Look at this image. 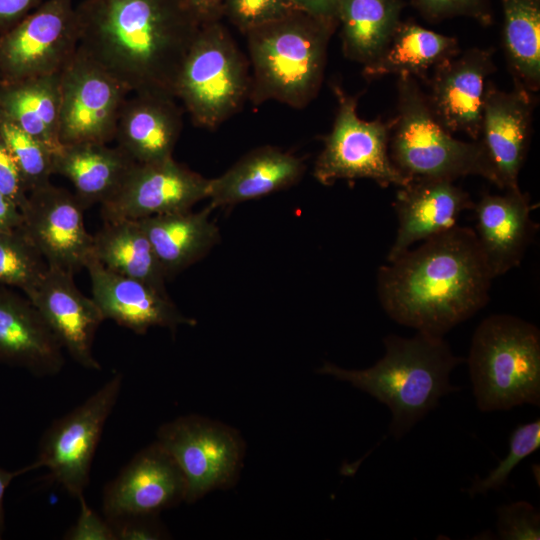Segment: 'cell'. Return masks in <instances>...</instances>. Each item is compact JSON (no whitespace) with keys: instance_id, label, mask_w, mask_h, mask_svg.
<instances>
[{"instance_id":"cell-2","label":"cell","mask_w":540,"mask_h":540,"mask_svg":"<svg viewBox=\"0 0 540 540\" xmlns=\"http://www.w3.org/2000/svg\"><path fill=\"white\" fill-rule=\"evenodd\" d=\"M494 277L472 228L456 225L377 271V296L395 322L443 337L489 301Z\"/></svg>"},{"instance_id":"cell-1","label":"cell","mask_w":540,"mask_h":540,"mask_svg":"<svg viewBox=\"0 0 540 540\" xmlns=\"http://www.w3.org/2000/svg\"><path fill=\"white\" fill-rule=\"evenodd\" d=\"M79 47L129 92L175 98L201 22L188 0H83Z\"/></svg>"},{"instance_id":"cell-44","label":"cell","mask_w":540,"mask_h":540,"mask_svg":"<svg viewBox=\"0 0 540 540\" xmlns=\"http://www.w3.org/2000/svg\"><path fill=\"white\" fill-rule=\"evenodd\" d=\"M201 24L220 21L224 0H188Z\"/></svg>"},{"instance_id":"cell-19","label":"cell","mask_w":540,"mask_h":540,"mask_svg":"<svg viewBox=\"0 0 540 540\" xmlns=\"http://www.w3.org/2000/svg\"><path fill=\"white\" fill-rule=\"evenodd\" d=\"M85 268L90 276L92 298L105 320H113L140 335L155 326L175 330L180 325L196 324V320L181 313L167 293L115 273L93 257Z\"/></svg>"},{"instance_id":"cell-14","label":"cell","mask_w":540,"mask_h":540,"mask_svg":"<svg viewBox=\"0 0 540 540\" xmlns=\"http://www.w3.org/2000/svg\"><path fill=\"white\" fill-rule=\"evenodd\" d=\"M210 179L176 162L173 157L136 163L117 193L101 205L103 221L138 220L189 211L208 198Z\"/></svg>"},{"instance_id":"cell-45","label":"cell","mask_w":540,"mask_h":540,"mask_svg":"<svg viewBox=\"0 0 540 540\" xmlns=\"http://www.w3.org/2000/svg\"><path fill=\"white\" fill-rule=\"evenodd\" d=\"M28 466L17 471H8L0 467V538L5 529L4 496L12 480L23 473L29 472Z\"/></svg>"},{"instance_id":"cell-35","label":"cell","mask_w":540,"mask_h":540,"mask_svg":"<svg viewBox=\"0 0 540 540\" xmlns=\"http://www.w3.org/2000/svg\"><path fill=\"white\" fill-rule=\"evenodd\" d=\"M292 0H224L223 15L243 34L296 11Z\"/></svg>"},{"instance_id":"cell-6","label":"cell","mask_w":540,"mask_h":540,"mask_svg":"<svg viewBox=\"0 0 540 540\" xmlns=\"http://www.w3.org/2000/svg\"><path fill=\"white\" fill-rule=\"evenodd\" d=\"M397 77V113L389 137V155L395 167L409 181H455L476 175L496 185L494 170L480 141L454 138L434 118L418 80L409 75Z\"/></svg>"},{"instance_id":"cell-21","label":"cell","mask_w":540,"mask_h":540,"mask_svg":"<svg viewBox=\"0 0 540 540\" xmlns=\"http://www.w3.org/2000/svg\"><path fill=\"white\" fill-rule=\"evenodd\" d=\"M475 235L494 279L517 267L534 235L533 205L521 190L484 194L472 207Z\"/></svg>"},{"instance_id":"cell-3","label":"cell","mask_w":540,"mask_h":540,"mask_svg":"<svg viewBox=\"0 0 540 540\" xmlns=\"http://www.w3.org/2000/svg\"><path fill=\"white\" fill-rule=\"evenodd\" d=\"M385 354L372 367L348 370L325 362L318 373L349 382L391 411L390 433H408L440 398L459 390L450 384L451 371L465 361L455 356L443 337L423 332L411 338L395 334L383 339Z\"/></svg>"},{"instance_id":"cell-11","label":"cell","mask_w":540,"mask_h":540,"mask_svg":"<svg viewBox=\"0 0 540 540\" xmlns=\"http://www.w3.org/2000/svg\"><path fill=\"white\" fill-rule=\"evenodd\" d=\"M79 46L73 0H45L0 34V81L60 73Z\"/></svg>"},{"instance_id":"cell-42","label":"cell","mask_w":540,"mask_h":540,"mask_svg":"<svg viewBox=\"0 0 540 540\" xmlns=\"http://www.w3.org/2000/svg\"><path fill=\"white\" fill-rule=\"evenodd\" d=\"M292 2L299 11L338 24L337 0H292Z\"/></svg>"},{"instance_id":"cell-10","label":"cell","mask_w":540,"mask_h":540,"mask_svg":"<svg viewBox=\"0 0 540 540\" xmlns=\"http://www.w3.org/2000/svg\"><path fill=\"white\" fill-rule=\"evenodd\" d=\"M122 383L123 375L115 372L84 402L54 420L40 440L38 458L29 465L31 471L45 467L51 479L72 497L84 495L95 451Z\"/></svg>"},{"instance_id":"cell-12","label":"cell","mask_w":540,"mask_h":540,"mask_svg":"<svg viewBox=\"0 0 540 540\" xmlns=\"http://www.w3.org/2000/svg\"><path fill=\"white\" fill-rule=\"evenodd\" d=\"M129 90L79 46L60 72L62 145L108 144Z\"/></svg>"},{"instance_id":"cell-43","label":"cell","mask_w":540,"mask_h":540,"mask_svg":"<svg viewBox=\"0 0 540 540\" xmlns=\"http://www.w3.org/2000/svg\"><path fill=\"white\" fill-rule=\"evenodd\" d=\"M22 226V214L19 207L0 191V232Z\"/></svg>"},{"instance_id":"cell-4","label":"cell","mask_w":540,"mask_h":540,"mask_svg":"<svg viewBox=\"0 0 540 540\" xmlns=\"http://www.w3.org/2000/svg\"><path fill=\"white\" fill-rule=\"evenodd\" d=\"M338 24L296 10L244 33L252 66L248 99L306 107L318 94Z\"/></svg>"},{"instance_id":"cell-18","label":"cell","mask_w":540,"mask_h":540,"mask_svg":"<svg viewBox=\"0 0 540 540\" xmlns=\"http://www.w3.org/2000/svg\"><path fill=\"white\" fill-rule=\"evenodd\" d=\"M73 275L48 266L40 282L25 295L71 358L85 369L100 370L93 343L105 318L94 299L77 288Z\"/></svg>"},{"instance_id":"cell-31","label":"cell","mask_w":540,"mask_h":540,"mask_svg":"<svg viewBox=\"0 0 540 540\" xmlns=\"http://www.w3.org/2000/svg\"><path fill=\"white\" fill-rule=\"evenodd\" d=\"M502 45L513 82L530 92L540 87V0H499Z\"/></svg>"},{"instance_id":"cell-13","label":"cell","mask_w":540,"mask_h":540,"mask_svg":"<svg viewBox=\"0 0 540 540\" xmlns=\"http://www.w3.org/2000/svg\"><path fill=\"white\" fill-rule=\"evenodd\" d=\"M84 210L74 193L51 182L29 192L20 210L22 228L48 266L75 273L92 257Z\"/></svg>"},{"instance_id":"cell-34","label":"cell","mask_w":540,"mask_h":540,"mask_svg":"<svg viewBox=\"0 0 540 540\" xmlns=\"http://www.w3.org/2000/svg\"><path fill=\"white\" fill-rule=\"evenodd\" d=\"M540 447V420L518 425L511 433L509 452L498 466L482 479H475L467 490L471 497L485 495L488 491L500 490L508 480L512 470L527 456Z\"/></svg>"},{"instance_id":"cell-23","label":"cell","mask_w":540,"mask_h":540,"mask_svg":"<svg viewBox=\"0 0 540 540\" xmlns=\"http://www.w3.org/2000/svg\"><path fill=\"white\" fill-rule=\"evenodd\" d=\"M175 99L154 93H134L126 98L114 140L136 163L172 158L182 130V112Z\"/></svg>"},{"instance_id":"cell-29","label":"cell","mask_w":540,"mask_h":540,"mask_svg":"<svg viewBox=\"0 0 540 540\" xmlns=\"http://www.w3.org/2000/svg\"><path fill=\"white\" fill-rule=\"evenodd\" d=\"M92 257L115 273L167 293V277L138 220L104 221L93 235Z\"/></svg>"},{"instance_id":"cell-25","label":"cell","mask_w":540,"mask_h":540,"mask_svg":"<svg viewBox=\"0 0 540 540\" xmlns=\"http://www.w3.org/2000/svg\"><path fill=\"white\" fill-rule=\"evenodd\" d=\"M135 164L118 146L101 143L62 145L53 154L54 174L72 183L84 209L111 199Z\"/></svg>"},{"instance_id":"cell-41","label":"cell","mask_w":540,"mask_h":540,"mask_svg":"<svg viewBox=\"0 0 540 540\" xmlns=\"http://www.w3.org/2000/svg\"><path fill=\"white\" fill-rule=\"evenodd\" d=\"M45 0H0V34L19 23Z\"/></svg>"},{"instance_id":"cell-40","label":"cell","mask_w":540,"mask_h":540,"mask_svg":"<svg viewBox=\"0 0 540 540\" xmlns=\"http://www.w3.org/2000/svg\"><path fill=\"white\" fill-rule=\"evenodd\" d=\"M0 191L21 210L28 198V191L16 162L0 133Z\"/></svg>"},{"instance_id":"cell-26","label":"cell","mask_w":540,"mask_h":540,"mask_svg":"<svg viewBox=\"0 0 540 540\" xmlns=\"http://www.w3.org/2000/svg\"><path fill=\"white\" fill-rule=\"evenodd\" d=\"M460 52L455 37L424 28L413 20L400 21L376 57L363 67L367 80L409 75L427 83L429 72Z\"/></svg>"},{"instance_id":"cell-32","label":"cell","mask_w":540,"mask_h":540,"mask_svg":"<svg viewBox=\"0 0 540 540\" xmlns=\"http://www.w3.org/2000/svg\"><path fill=\"white\" fill-rule=\"evenodd\" d=\"M48 264L22 226L0 232V285L25 293L36 286Z\"/></svg>"},{"instance_id":"cell-9","label":"cell","mask_w":540,"mask_h":540,"mask_svg":"<svg viewBox=\"0 0 540 540\" xmlns=\"http://www.w3.org/2000/svg\"><path fill=\"white\" fill-rule=\"evenodd\" d=\"M156 441L185 477L186 503L228 489L238 480L245 443L236 429L224 423L199 415L180 416L159 427Z\"/></svg>"},{"instance_id":"cell-38","label":"cell","mask_w":540,"mask_h":540,"mask_svg":"<svg viewBox=\"0 0 540 540\" xmlns=\"http://www.w3.org/2000/svg\"><path fill=\"white\" fill-rule=\"evenodd\" d=\"M113 531L115 540H162L170 534L159 521L158 515L123 516L106 519Z\"/></svg>"},{"instance_id":"cell-39","label":"cell","mask_w":540,"mask_h":540,"mask_svg":"<svg viewBox=\"0 0 540 540\" xmlns=\"http://www.w3.org/2000/svg\"><path fill=\"white\" fill-rule=\"evenodd\" d=\"M80 504L79 516L66 533V540H115L112 528L106 518L100 517L87 504L84 495L78 498Z\"/></svg>"},{"instance_id":"cell-22","label":"cell","mask_w":540,"mask_h":540,"mask_svg":"<svg viewBox=\"0 0 540 540\" xmlns=\"http://www.w3.org/2000/svg\"><path fill=\"white\" fill-rule=\"evenodd\" d=\"M64 362L63 348L37 308L0 285V363L46 377L58 374Z\"/></svg>"},{"instance_id":"cell-7","label":"cell","mask_w":540,"mask_h":540,"mask_svg":"<svg viewBox=\"0 0 540 540\" xmlns=\"http://www.w3.org/2000/svg\"><path fill=\"white\" fill-rule=\"evenodd\" d=\"M249 65L220 21L201 25L181 67L175 98L194 125L214 130L248 99Z\"/></svg>"},{"instance_id":"cell-27","label":"cell","mask_w":540,"mask_h":540,"mask_svg":"<svg viewBox=\"0 0 540 540\" xmlns=\"http://www.w3.org/2000/svg\"><path fill=\"white\" fill-rule=\"evenodd\" d=\"M174 212L138 219L166 275L172 276L205 256L219 241V230L209 214Z\"/></svg>"},{"instance_id":"cell-16","label":"cell","mask_w":540,"mask_h":540,"mask_svg":"<svg viewBox=\"0 0 540 540\" xmlns=\"http://www.w3.org/2000/svg\"><path fill=\"white\" fill-rule=\"evenodd\" d=\"M495 70L491 48L459 52L434 68L426 83V101L434 118L448 132L479 139L485 88Z\"/></svg>"},{"instance_id":"cell-5","label":"cell","mask_w":540,"mask_h":540,"mask_svg":"<svg viewBox=\"0 0 540 540\" xmlns=\"http://www.w3.org/2000/svg\"><path fill=\"white\" fill-rule=\"evenodd\" d=\"M467 362L480 411L540 405V331L534 324L508 314L486 317Z\"/></svg>"},{"instance_id":"cell-8","label":"cell","mask_w":540,"mask_h":540,"mask_svg":"<svg viewBox=\"0 0 540 540\" xmlns=\"http://www.w3.org/2000/svg\"><path fill=\"white\" fill-rule=\"evenodd\" d=\"M337 111L324 147L316 159L313 175L323 185L337 180L371 179L381 187H398L410 182L389 155L392 119L363 120L357 113L358 96L347 94L334 84Z\"/></svg>"},{"instance_id":"cell-30","label":"cell","mask_w":540,"mask_h":540,"mask_svg":"<svg viewBox=\"0 0 540 540\" xmlns=\"http://www.w3.org/2000/svg\"><path fill=\"white\" fill-rule=\"evenodd\" d=\"M403 0H337L342 51L363 67L379 55L398 23Z\"/></svg>"},{"instance_id":"cell-20","label":"cell","mask_w":540,"mask_h":540,"mask_svg":"<svg viewBox=\"0 0 540 540\" xmlns=\"http://www.w3.org/2000/svg\"><path fill=\"white\" fill-rule=\"evenodd\" d=\"M473 205L469 194L451 180L417 179L399 187L393 202L398 228L387 261L455 227L461 213Z\"/></svg>"},{"instance_id":"cell-33","label":"cell","mask_w":540,"mask_h":540,"mask_svg":"<svg viewBox=\"0 0 540 540\" xmlns=\"http://www.w3.org/2000/svg\"><path fill=\"white\" fill-rule=\"evenodd\" d=\"M0 133L16 162L28 194L48 184L54 174L53 153L1 110Z\"/></svg>"},{"instance_id":"cell-36","label":"cell","mask_w":540,"mask_h":540,"mask_svg":"<svg viewBox=\"0 0 540 540\" xmlns=\"http://www.w3.org/2000/svg\"><path fill=\"white\" fill-rule=\"evenodd\" d=\"M427 21L435 23L453 17H468L482 26L493 22L489 0H411Z\"/></svg>"},{"instance_id":"cell-24","label":"cell","mask_w":540,"mask_h":540,"mask_svg":"<svg viewBox=\"0 0 540 540\" xmlns=\"http://www.w3.org/2000/svg\"><path fill=\"white\" fill-rule=\"evenodd\" d=\"M305 171L302 158L278 147L252 150L219 177L210 179V208L231 206L288 188Z\"/></svg>"},{"instance_id":"cell-17","label":"cell","mask_w":540,"mask_h":540,"mask_svg":"<svg viewBox=\"0 0 540 540\" xmlns=\"http://www.w3.org/2000/svg\"><path fill=\"white\" fill-rule=\"evenodd\" d=\"M532 92L514 83L510 91L488 81L485 88L480 135L496 177L503 190H519L518 177L531 135L534 109Z\"/></svg>"},{"instance_id":"cell-37","label":"cell","mask_w":540,"mask_h":540,"mask_svg":"<svg viewBox=\"0 0 540 540\" xmlns=\"http://www.w3.org/2000/svg\"><path fill=\"white\" fill-rule=\"evenodd\" d=\"M497 532L504 540H539L540 513L526 501L497 508Z\"/></svg>"},{"instance_id":"cell-15","label":"cell","mask_w":540,"mask_h":540,"mask_svg":"<svg viewBox=\"0 0 540 540\" xmlns=\"http://www.w3.org/2000/svg\"><path fill=\"white\" fill-rule=\"evenodd\" d=\"M186 480L171 455L157 442L143 448L103 490L106 519L159 515L185 501Z\"/></svg>"},{"instance_id":"cell-28","label":"cell","mask_w":540,"mask_h":540,"mask_svg":"<svg viewBox=\"0 0 540 540\" xmlns=\"http://www.w3.org/2000/svg\"><path fill=\"white\" fill-rule=\"evenodd\" d=\"M0 110L53 154L59 139L60 73L0 81Z\"/></svg>"}]
</instances>
